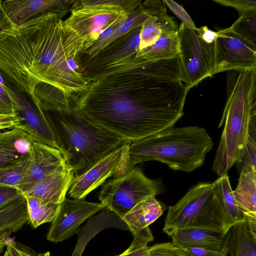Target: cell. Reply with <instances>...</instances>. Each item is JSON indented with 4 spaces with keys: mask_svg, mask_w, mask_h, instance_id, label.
<instances>
[{
    "mask_svg": "<svg viewBox=\"0 0 256 256\" xmlns=\"http://www.w3.org/2000/svg\"><path fill=\"white\" fill-rule=\"evenodd\" d=\"M182 76L159 62L144 63L91 82L75 108L124 141H138L174 126L182 116L190 90Z\"/></svg>",
    "mask_w": 256,
    "mask_h": 256,
    "instance_id": "obj_1",
    "label": "cell"
},
{
    "mask_svg": "<svg viewBox=\"0 0 256 256\" xmlns=\"http://www.w3.org/2000/svg\"><path fill=\"white\" fill-rule=\"evenodd\" d=\"M65 14L48 12L0 34V72L32 98L40 83L73 102L89 88L81 66L84 42Z\"/></svg>",
    "mask_w": 256,
    "mask_h": 256,
    "instance_id": "obj_2",
    "label": "cell"
},
{
    "mask_svg": "<svg viewBox=\"0 0 256 256\" xmlns=\"http://www.w3.org/2000/svg\"><path fill=\"white\" fill-rule=\"evenodd\" d=\"M256 117V68L230 70L227 98L218 128L224 124L212 168L219 176L240 160L252 119Z\"/></svg>",
    "mask_w": 256,
    "mask_h": 256,
    "instance_id": "obj_3",
    "label": "cell"
},
{
    "mask_svg": "<svg viewBox=\"0 0 256 256\" xmlns=\"http://www.w3.org/2000/svg\"><path fill=\"white\" fill-rule=\"evenodd\" d=\"M42 110L52 128L58 150L74 176L86 171L124 142L84 116L73 101L67 110Z\"/></svg>",
    "mask_w": 256,
    "mask_h": 256,
    "instance_id": "obj_4",
    "label": "cell"
},
{
    "mask_svg": "<svg viewBox=\"0 0 256 256\" xmlns=\"http://www.w3.org/2000/svg\"><path fill=\"white\" fill-rule=\"evenodd\" d=\"M214 142L206 130L200 126L171 127L133 142L128 156L136 164L156 160L170 168L188 172L202 166Z\"/></svg>",
    "mask_w": 256,
    "mask_h": 256,
    "instance_id": "obj_5",
    "label": "cell"
},
{
    "mask_svg": "<svg viewBox=\"0 0 256 256\" xmlns=\"http://www.w3.org/2000/svg\"><path fill=\"white\" fill-rule=\"evenodd\" d=\"M186 228L224 230L222 216L212 182L196 184L174 205L168 207L162 231L170 236L174 230Z\"/></svg>",
    "mask_w": 256,
    "mask_h": 256,
    "instance_id": "obj_6",
    "label": "cell"
},
{
    "mask_svg": "<svg viewBox=\"0 0 256 256\" xmlns=\"http://www.w3.org/2000/svg\"><path fill=\"white\" fill-rule=\"evenodd\" d=\"M140 0L72 1L66 21L84 40V50L92 46L105 28L120 16L132 12Z\"/></svg>",
    "mask_w": 256,
    "mask_h": 256,
    "instance_id": "obj_7",
    "label": "cell"
},
{
    "mask_svg": "<svg viewBox=\"0 0 256 256\" xmlns=\"http://www.w3.org/2000/svg\"><path fill=\"white\" fill-rule=\"evenodd\" d=\"M165 190L160 180L148 178L136 167L124 177L107 182L100 192L98 199L106 208L122 218L142 200Z\"/></svg>",
    "mask_w": 256,
    "mask_h": 256,
    "instance_id": "obj_8",
    "label": "cell"
},
{
    "mask_svg": "<svg viewBox=\"0 0 256 256\" xmlns=\"http://www.w3.org/2000/svg\"><path fill=\"white\" fill-rule=\"evenodd\" d=\"M179 56L184 84L190 90L204 78L212 76L214 42L208 43L196 28L182 22L177 31Z\"/></svg>",
    "mask_w": 256,
    "mask_h": 256,
    "instance_id": "obj_9",
    "label": "cell"
},
{
    "mask_svg": "<svg viewBox=\"0 0 256 256\" xmlns=\"http://www.w3.org/2000/svg\"><path fill=\"white\" fill-rule=\"evenodd\" d=\"M141 26L116 40L93 58L81 62L83 74L90 82L136 60Z\"/></svg>",
    "mask_w": 256,
    "mask_h": 256,
    "instance_id": "obj_10",
    "label": "cell"
},
{
    "mask_svg": "<svg viewBox=\"0 0 256 256\" xmlns=\"http://www.w3.org/2000/svg\"><path fill=\"white\" fill-rule=\"evenodd\" d=\"M214 53L212 76L224 71L256 68V45L228 28L216 32Z\"/></svg>",
    "mask_w": 256,
    "mask_h": 256,
    "instance_id": "obj_11",
    "label": "cell"
},
{
    "mask_svg": "<svg viewBox=\"0 0 256 256\" xmlns=\"http://www.w3.org/2000/svg\"><path fill=\"white\" fill-rule=\"evenodd\" d=\"M4 80L6 90L13 101L14 114L19 119L16 128L34 140L58 150L52 128L38 102Z\"/></svg>",
    "mask_w": 256,
    "mask_h": 256,
    "instance_id": "obj_12",
    "label": "cell"
},
{
    "mask_svg": "<svg viewBox=\"0 0 256 256\" xmlns=\"http://www.w3.org/2000/svg\"><path fill=\"white\" fill-rule=\"evenodd\" d=\"M105 208L101 203L89 202L85 198L71 200L66 198L51 222L46 236L47 240L57 243L70 238L84 220Z\"/></svg>",
    "mask_w": 256,
    "mask_h": 256,
    "instance_id": "obj_13",
    "label": "cell"
},
{
    "mask_svg": "<svg viewBox=\"0 0 256 256\" xmlns=\"http://www.w3.org/2000/svg\"><path fill=\"white\" fill-rule=\"evenodd\" d=\"M66 164L59 150L34 140L29 152L27 168L18 189L23 194L45 176Z\"/></svg>",
    "mask_w": 256,
    "mask_h": 256,
    "instance_id": "obj_14",
    "label": "cell"
},
{
    "mask_svg": "<svg viewBox=\"0 0 256 256\" xmlns=\"http://www.w3.org/2000/svg\"><path fill=\"white\" fill-rule=\"evenodd\" d=\"M122 144L105 155L88 170L74 176L68 191L74 199L84 198L91 192L112 176L120 159Z\"/></svg>",
    "mask_w": 256,
    "mask_h": 256,
    "instance_id": "obj_15",
    "label": "cell"
},
{
    "mask_svg": "<svg viewBox=\"0 0 256 256\" xmlns=\"http://www.w3.org/2000/svg\"><path fill=\"white\" fill-rule=\"evenodd\" d=\"M72 0H11L2 1V8L15 25L26 22L48 12L66 14Z\"/></svg>",
    "mask_w": 256,
    "mask_h": 256,
    "instance_id": "obj_16",
    "label": "cell"
},
{
    "mask_svg": "<svg viewBox=\"0 0 256 256\" xmlns=\"http://www.w3.org/2000/svg\"><path fill=\"white\" fill-rule=\"evenodd\" d=\"M156 196L146 197L121 218L134 238L147 244L154 240L149 226L158 220L164 210L162 204Z\"/></svg>",
    "mask_w": 256,
    "mask_h": 256,
    "instance_id": "obj_17",
    "label": "cell"
},
{
    "mask_svg": "<svg viewBox=\"0 0 256 256\" xmlns=\"http://www.w3.org/2000/svg\"><path fill=\"white\" fill-rule=\"evenodd\" d=\"M74 176V171L64 164L38 182L23 195L46 203L60 204L66 198Z\"/></svg>",
    "mask_w": 256,
    "mask_h": 256,
    "instance_id": "obj_18",
    "label": "cell"
},
{
    "mask_svg": "<svg viewBox=\"0 0 256 256\" xmlns=\"http://www.w3.org/2000/svg\"><path fill=\"white\" fill-rule=\"evenodd\" d=\"M225 234L222 229L186 228L174 230L170 236L172 242L183 250L198 248L222 250Z\"/></svg>",
    "mask_w": 256,
    "mask_h": 256,
    "instance_id": "obj_19",
    "label": "cell"
},
{
    "mask_svg": "<svg viewBox=\"0 0 256 256\" xmlns=\"http://www.w3.org/2000/svg\"><path fill=\"white\" fill-rule=\"evenodd\" d=\"M34 140L18 128L7 130L0 134V168L14 164L27 154Z\"/></svg>",
    "mask_w": 256,
    "mask_h": 256,
    "instance_id": "obj_20",
    "label": "cell"
},
{
    "mask_svg": "<svg viewBox=\"0 0 256 256\" xmlns=\"http://www.w3.org/2000/svg\"><path fill=\"white\" fill-rule=\"evenodd\" d=\"M232 194L236 204L246 220H256V170L243 165L238 184Z\"/></svg>",
    "mask_w": 256,
    "mask_h": 256,
    "instance_id": "obj_21",
    "label": "cell"
},
{
    "mask_svg": "<svg viewBox=\"0 0 256 256\" xmlns=\"http://www.w3.org/2000/svg\"><path fill=\"white\" fill-rule=\"evenodd\" d=\"M212 190L218 199L226 232L234 224L244 221L232 194L228 174L219 176L212 182Z\"/></svg>",
    "mask_w": 256,
    "mask_h": 256,
    "instance_id": "obj_22",
    "label": "cell"
},
{
    "mask_svg": "<svg viewBox=\"0 0 256 256\" xmlns=\"http://www.w3.org/2000/svg\"><path fill=\"white\" fill-rule=\"evenodd\" d=\"M222 248L230 256H256V236L245 221L238 222L226 232Z\"/></svg>",
    "mask_w": 256,
    "mask_h": 256,
    "instance_id": "obj_23",
    "label": "cell"
},
{
    "mask_svg": "<svg viewBox=\"0 0 256 256\" xmlns=\"http://www.w3.org/2000/svg\"><path fill=\"white\" fill-rule=\"evenodd\" d=\"M178 30L177 24L167 12L150 16L141 26L138 52L152 45L162 35L176 33Z\"/></svg>",
    "mask_w": 256,
    "mask_h": 256,
    "instance_id": "obj_24",
    "label": "cell"
},
{
    "mask_svg": "<svg viewBox=\"0 0 256 256\" xmlns=\"http://www.w3.org/2000/svg\"><path fill=\"white\" fill-rule=\"evenodd\" d=\"M178 55L176 32L162 35L152 45L138 52L135 59L144 64L171 58Z\"/></svg>",
    "mask_w": 256,
    "mask_h": 256,
    "instance_id": "obj_25",
    "label": "cell"
},
{
    "mask_svg": "<svg viewBox=\"0 0 256 256\" xmlns=\"http://www.w3.org/2000/svg\"><path fill=\"white\" fill-rule=\"evenodd\" d=\"M27 202L25 196L0 210V236L20 230L28 222Z\"/></svg>",
    "mask_w": 256,
    "mask_h": 256,
    "instance_id": "obj_26",
    "label": "cell"
},
{
    "mask_svg": "<svg viewBox=\"0 0 256 256\" xmlns=\"http://www.w3.org/2000/svg\"><path fill=\"white\" fill-rule=\"evenodd\" d=\"M28 214V222L34 228L54 220L60 204L46 203L30 196H25Z\"/></svg>",
    "mask_w": 256,
    "mask_h": 256,
    "instance_id": "obj_27",
    "label": "cell"
},
{
    "mask_svg": "<svg viewBox=\"0 0 256 256\" xmlns=\"http://www.w3.org/2000/svg\"><path fill=\"white\" fill-rule=\"evenodd\" d=\"M228 29L238 36L256 45V10L240 15Z\"/></svg>",
    "mask_w": 256,
    "mask_h": 256,
    "instance_id": "obj_28",
    "label": "cell"
},
{
    "mask_svg": "<svg viewBox=\"0 0 256 256\" xmlns=\"http://www.w3.org/2000/svg\"><path fill=\"white\" fill-rule=\"evenodd\" d=\"M29 152L18 163L0 168V186L18 188L27 168Z\"/></svg>",
    "mask_w": 256,
    "mask_h": 256,
    "instance_id": "obj_29",
    "label": "cell"
},
{
    "mask_svg": "<svg viewBox=\"0 0 256 256\" xmlns=\"http://www.w3.org/2000/svg\"><path fill=\"white\" fill-rule=\"evenodd\" d=\"M238 163L256 170V117L253 118L250 122L248 140Z\"/></svg>",
    "mask_w": 256,
    "mask_h": 256,
    "instance_id": "obj_30",
    "label": "cell"
},
{
    "mask_svg": "<svg viewBox=\"0 0 256 256\" xmlns=\"http://www.w3.org/2000/svg\"><path fill=\"white\" fill-rule=\"evenodd\" d=\"M130 144V142L128 140L124 141L122 144L120 158L112 174L114 179L124 177L134 168V165L131 162L128 156V148Z\"/></svg>",
    "mask_w": 256,
    "mask_h": 256,
    "instance_id": "obj_31",
    "label": "cell"
},
{
    "mask_svg": "<svg viewBox=\"0 0 256 256\" xmlns=\"http://www.w3.org/2000/svg\"><path fill=\"white\" fill-rule=\"evenodd\" d=\"M148 256H188L185 252L172 242L155 244L149 246Z\"/></svg>",
    "mask_w": 256,
    "mask_h": 256,
    "instance_id": "obj_32",
    "label": "cell"
},
{
    "mask_svg": "<svg viewBox=\"0 0 256 256\" xmlns=\"http://www.w3.org/2000/svg\"><path fill=\"white\" fill-rule=\"evenodd\" d=\"M24 196L17 188L0 186V210L16 202Z\"/></svg>",
    "mask_w": 256,
    "mask_h": 256,
    "instance_id": "obj_33",
    "label": "cell"
},
{
    "mask_svg": "<svg viewBox=\"0 0 256 256\" xmlns=\"http://www.w3.org/2000/svg\"><path fill=\"white\" fill-rule=\"evenodd\" d=\"M221 5L235 8L240 15L253 10H256V0H214Z\"/></svg>",
    "mask_w": 256,
    "mask_h": 256,
    "instance_id": "obj_34",
    "label": "cell"
},
{
    "mask_svg": "<svg viewBox=\"0 0 256 256\" xmlns=\"http://www.w3.org/2000/svg\"><path fill=\"white\" fill-rule=\"evenodd\" d=\"M166 6L187 26L196 28L194 23L184 8L176 2L172 0H163Z\"/></svg>",
    "mask_w": 256,
    "mask_h": 256,
    "instance_id": "obj_35",
    "label": "cell"
},
{
    "mask_svg": "<svg viewBox=\"0 0 256 256\" xmlns=\"http://www.w3.org/2000/svg\"><path fill=\"white\" fill-rule=\"evenodd\" d=\"M16 114L13 101L4 83H0V115Z\"/></svg>",
    "mask_w": 256,
    "mask_h": 256,
    "instance_id": "obj_36",
    "label": "cell"
},
{
    "mask_svg": "<svg viewBox=\"0 0 256 256\" xmlns=\"http://www.w3.org/2000/svg\"><path fill=\"white\" fill-rule=\"evenodd\" d=\"M148 248L147 243L134 238L126 250L115 256H148Z\"/></svg>",
    "mask_w": 256,
    "mask_h": 256,
    "instance_id": "obj_37",
    "label": "cell"
},
{
    "mask_svg": "<svg viewBox=\"0 0 256 256\" xmlns=\"http://www.w3.org/2000/svg\"><path fill=\"white\" fill-rule=\"evenodd\" d=\"M188 256H227V253L223 249L214 250L203 248H194L184 250Z\"/></svg>",
    "mask_w": 256,
    "mask_h": 256,
    "instance_id": "obj_38",
    "label": "cell"
},
{
    "mask_svg": "<svg viewBox=\"0 0 256 256\" xmlns=\"http://www.w3.org/2000/svg\"><path fill=\"white\" fill-rule=\"evenodd\" d=\"M16 26L6 16L2 8V0H0V34Z\"/></svg>",
    "mask_w": 256,
    "mask_h": 256,
    "instance_id": "obj_39",
    "label": "cell"
},
{
    "mask_svg": "<svg viewBox=\"0 0 256 256\" xmlns=\"http://www.w3.org/2000/svg\"><path fill=\"white\" fill-rule=\"evenodd\" d=\"M14 244L21 256H50V252L37 254L29 247L14 241Z\"/></svg>",
    "mask_w": 256,
    "mask_h": 256,
    "instance_id": "obj_40",
    "label": "cell"
},
{
    "mask_svg": "<svg viewBox=\"0 0 256 256\" xmlns=\"http://www.w3.org/2000/svg\"><path fill=\"white\" fill-rule=\"evenodd\" d=\"M197 31L200 37L208 43H213L215 41L216 32L212 30L206 26L197 28Z\"/></svg>",
    "mask_w": 256,
    "mask_h": 256,
    "instance_id": "obj_41",
    "label": "cell"
},
{
    "mask_svg": "<svg viewBox=\"0 0 256 256\" xmlns=\"http://www.w3.org/2000/svg\"><path fill=\"white\" fill-rule=\"evenodd\" d=\"M19 119L16 114L0 115V125L8 124L16 128Z\"/></svg>",
    "mask_w": 256,
    "mask_h": 256,
    "instance_id": "obj_42",
    "label": "cell"
},
{
    "mask_svg": "<svg viewBox=\"0 0 256 256\" xmlns=\"http://www.w3.org/2000/svg\"><path fill=\"white\" fill-rule=\"evenodd\" d=\"M6 250L8 256H21L18 250L14 244V240L12 238H8L6 242Z\"/></svg>",
    "mask_w": 256,
    "mask_h": 256,
    "instance_id": "obj_43",
    "label": "cell"
},
{
    "mask_svg": "<svg viewBox=\"0 0 256 256\" xmlns=\"http://www.w3.org/2000/svg\"><path fill=\"white\" fill-rule=\"evenodd\" d=\"M11 234L5 232L0 236V254L2 253L4 248L6 245L7 240Z\"/></svg>",
    "mask_w": 256,
    "mask_h": 256,
    "instance_id": "obj_44",
    "label": "cell"
},
{
    "mask_svg": "<svg viewBox=\"0 0 256 256\" xmlns=\"http://www.w3.org/2000/svg\"><path fill=\"white\" fill-rule=\"evenodd\" d=\"M13 127L12 126L8 124H2L0 125V134L2 132L7 130H10Z\"/></svg>",
    "mask_w": 256,
    "mask_h": 256,
    "instance_id": "obj_45",
    "label": "cell"
},
{
    "mask_svg": "<svg viewBox=\"0 0 256 256\" xmlns=\"http://www.w3.org/2000/svg\"><path fill=\"white\" fill-rule=\"evenodd\" d=\"M3 256H8V252L6 251L4 253V254Z\"/></svg>",
    "mask_w": 256,
    "mask_h": 256,
    "instance_id": "obj_46",
    "label": "cell"
}]
</instances>
